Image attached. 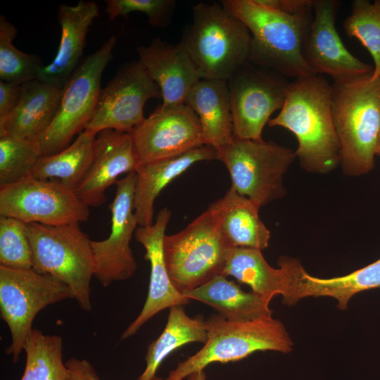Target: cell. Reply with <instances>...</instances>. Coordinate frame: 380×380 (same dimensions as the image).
Instances as JSON below:
<instances>
[{"instance_id":"26","label":"cell","mask_w":380,"mask_h":380,"mask_svg":"<svg viewBox=\"0 0 380 380\" xmlns=\"http://www.w3.org/2000/svg\"><path fill=\"white\" fill-rule=\"evenodd\" d=\"M213 308L231 322H247L272 317L270 303L253 291L245 292L235 282L219 275L183 294Z\"/></svg>"},{"instance_id":"17","label":"cell","mask_w":380,"mask_h":380,"mask_svg":"<svg viewBox=\"0 0 380 380\" xmlns=\"http://www.w3.org/2000/svg\"><path fill=\"white\" fill-rule=\"evenodd\" d=\"M170 216L171 211L166 207L163 208L158 212L154 223L147 227H138L135 230L136 240L145 248V259L150 262V281L144 307L122 333L121 340L134 335L159 312L174 305L189 303L190 299L179 293L172 285L165 265L163 240Z\"/></svg>"},{"instance_id":"38","label":"cell","mask_w":380,"mask_h":380,"mask_svg":"<svg viewBox=\"0 0 380 380\" xmlns=\"http://www.w3.org/2000/svg\"><path fill=\"white\" fill-rule=\"evenodd\" d=\"M258 4L281 12L296 15L313 9L315 0H255Z\"/></svg>"},{"instance_id":"13","label":"cell","mask_w":380,"mask_h":380,"mask_svg":"<svg viewBox=\"0 0 380 380\" xmlns=\"http://www.w3.org/2000/svg\"><path fill=\"white\" fill-rule=\"evenodd\" d=\"M136 172L115 182V197L109 205L111 227L108 238L91 241L95 260L94 277L103 286L131 278L137 264L130 248V241L138 222L134 210Z\"/></svg>"},{"instance_id":"30","label":"cell","mask_w":380,"mask_h":380,"mask_svg":"<svg viewBox=\"0 0 380 380\" xmlns=\"http://www.w3.org/2000/svg\"><path fill=\"white\" fill-rule=\"evenodd\" d=\"M23 350L26 361L20 380H53L67 375L60 336L46 335L32 329L25 339Z\"/></svg>"},{"instance_id":"24","label":"cell","mask_w":380,"mask_h":380,"mask_svg":"<svg viewBox=\"0 0 380 380\" xmlns=\"http://www.w3.org/2000/svg\"><path fill=\"white\" fill-rule=\"evenodd\" d=\"M184 104L198 116L204 145L217 152L234 139L227 80L201 79L188 93Z\"/></svg>"},{"instance_id":"14","label":"cell","mask_w":380,"mask_h":380,"mask_svg":"<svg viewBox=\"0 0 380 380\" xmlns=\"http://www.w3.org/2000/svg\"><path fill=\"white\" fill-rule=\"evenodd\" d=\"M288 84L246 65L237 70L227 80L234 137L262 140L265 125L284 105Z\"/></svg>"},{"instance_id":"6","label":"cell","mask_w":380,"mask_h":380,"mask_svg":"<svg viewBox=\"0 0 380 380\" xmlns=\"http://www.w3.org/2000/svg\"><path fill=\"white\" fill-rule=\"evenodd\" d=\"M27 231L32 268L67 284L80 307L90 311V282L95 274V260L91 240L79 223L59 226L29 223Z\"/></svg>"},{"instance_id":"29","label":"cell","mask_w":380,"mask_h":380,"mask_svg":"<svg viewBox=\"0 0 380 380\" xmlns=\"http://www.w3.org/2000/svg\"><path fill=\"white\" fill-rule=\"evenodd\" d=\"M96 135L84 129L62 151L42 156L30 175L42 180L59 182L75 191L91 163Z\"/></svg>"},{"instance_id":"40","label":"cell","mask_w":380,"mask_h":380,"mask_svg":"<svg viewBox=\"0 0 380 380\" xmlns=\"http://www.w3.org/2000/svg\"><path fill=\"white\" fill-rule=\"evenodd\" d=\"M376 155L380 157V126L376 140Z\"/></svg>"},{"instance_id":"41","label":"cell","mask_w":380,"mask_h":380,"mask_svg":"<svg viewBox=\"0 0 380 380\" xmlns=\"http://www.w3.org/2000/svg\"><path fill=\"white\" fill-rule=\"evenodd\" d=\"M66 377H67V375L65 376L59 377V378L55 379L53 380H66Z\"/></svg>"},{"instance_id":"35","label":"cell","mask_w":380,"mask_h":380,"mask_svg":"<svg viewBox=\"0 0 380 380\" xmlns=\"http://www.w3.org/2000/svg\"><path fill=\"white\" fill-rule=\"evenodd\" d=\"M106 12L110 20L127 16L132 12L145 13L151 25H167L175 8L173 0H106Z\"/></svg>"},{"instance_id":"10","label":"cell","mask_w":380,"mask_h":380,"mask_svg":"<svg viewBox=\"0 0 380 380\" xmlns=\"http://www.w3.org/2000/svg\"><path fill=\"white\" fill-rule=\"evenodd\" d=\"M232 187L260 208L283 196V177L296 158L289 148L263 140L234 137L218 152Z\"/></svg>"},{"instance_id":"28","label":"cell","mask_w":380,"mask_h":380,"mask_svg":"<svg viewBox=\"0 0 380 380\" xmlns=\"http://www.w3.org/2000/svg\"><path fill=\"white\" fill-rule=\"evenodd\" d=\"M207 340L208 332L202 315L191 318L181 305L170 308L164 330L148 346L146 367L137 380H151L163 361L179 347L190 343H205Z\"/></svg>"},{"instance_id":"2","label":"cell","mask_w":380,"mask_h":380,"mask_svg":"<svg viewBox=\"0 0 380 380\" xmlns=\"http://www.w3.org/2000/svg\"><path fill=\"white\" fill-rule=\"evenodd\" d=\"M222 4L251 33L250 61L293 80L315 75L303 55L313 9L291 15L264 6L255 0H224Z\"/></svg>"},{"instance_id":"4","label":"cell","mask_w":380,"mask_h":380,"mask_svg":"<svg viewBox=\"0 0 380 380\" xmlns=\"http://www.w3.org/2000/svg\"><path fill=\"white\" fill-rule=\"evenodd\" d=\"M251 42L246 26L222 3L194 6L180 41L203 79L227 81L250 61Z\"/></svg>"},{"instance_id":"18","label":"cell","mask_w":380,"mask_h":380,"mask_svg":"<svg viewBox=\"0 0 380 380\" xmlns=\"http://www.w3.org/2000/svg\"><path fill=\"white\" fill-rule=\"evenodd\" d=\"M138 164L130 133L101 131L96 135L89 166L75 191L87 206H100L107 199L106 189L120 175L135 172Z\"/></svg>"},{"instance_id":"25","label":"cell","mask_w":380,"mask_h":380,"mask_svg":"<svg viewBox=\"0 0 380 380\" xmlns=\"http://www.w3.org/2000/svg\"><path fill=\"white\" fill-rule=\"evenodd\" d=\"M220 233L232 247L259 250L269 245L270 232L260 219L259 207L232 186L224 196L210 204Z\"/></svg>"},{"instance_id":"23","label":"cell","mask_w":380,"mask_h":380,"mask_svg":"<svg viewBox=\"0 0 380 380\" xmlns=\"http://www.w3.org/2000/svg\"><path fill=\"white\" fill-rule=\"evenodd\" d=\"M291 287L286 305H292L306 297L327 296L338 301V308L346 310L350 298L364 291L380 287V258L348 274L318 278L308 274L295 259L289 262Z\"/></svg>"},{"instance_id":"37","label":"cell","mask_w":380,"mask_h":380,"mask_svg":"<svg viewBox=\"0 0 380 380\" xmlns=\"http://www.w3.org/2000/svg\"><path fill=\"white\" fill-rule=\"evenodd\" d=\"M21 89L22 84L0 80V120L6 118L16 107Z\"/></svg>"},{"instance_id":"33","label":"cell","mask_w":380,"mask_h":380,"mask_svg":"<svg viewBox=\"0 0 380 380\" xmlns=\"http://www.w3.org/2000/svg\"><path fill=\"white\" fill-rule=\"evenodd\" d=\"M41 156L37 143L8 136L0 137V187L13 184L30 176Z\"/></svg>"},{"instance_id":"39","label":"cell","mask_w":380,"mask_h":380,"mask_svg":"<svg viewBox=\"0 0 380 380\" xmlns=\"http://www.w3.org/2000/svg\"><path fill=\"white\" fill-rule=\"evenodd\" d=\"M206 376L204 371L194 372L188 376L186 380H205Z\"/></svg>"},{"instance_id":"19","label":"cell","mask_w":380,"mask_h":380,"mask_svg":"<svg viewBox=\"0 0 380 380\" xmlns=\"http://www.w3.org/2000/svg\"><path fill=\"white\" fill-rule=\"evenodd\" d=\"M137 51L138 61L161 91L163 106L184 104L189 91L203 79L180 42L170 44L157 37Z\"/></svg>"},{"instance_id":"12","label":"cell","mask_w":380,"mask_h":380,"mask_svg":"<svg viewBox=\"0 0 380 380\" xmlns=\"http://www.w3.org/2000/svg\"><path fill=\"white\" fill-rule=\"evenodd\" d=\"M152 98L162 99L161 91L141 63L125 65L101 89L85 129L96 134L106 129L130 133L144 120V106Z\"/></svg>"},{"instance_id":"8","label":"cell","mask_w":380,"mask_h":380,"mask_svg":"<svg viewBox=\"0 0 380 380\" xmlns=\"http://www.w3.org/2000/svg\"><path fill=\"white\" fill-rule=\"evenodd\" d=\"M116 42V37H111L82 60L63 87L55 118L38 142L42 156L62 151L86 129L96 108L102 75L112 60Z\"/></svg>"},{"instance_id":"27","label":"cell","mask_w":380,"mask_h":380,"mask_svg":"<svg viewBox=\"0 0 380 380\" xmlns=\"http://www.w3.org/2000/svg\"><path fill=\"white\" fill-rule=\"evenodd\" d=\"M271 267L261 250L245 247L232 248L222 273L248 285L253 293L267 302L277 295L283 298L289 293L291 281L286 270Z\"/></svg>"},{"instance_id":"9","label":"cell","mask_w":380,"mask_h":380,"mask_svg":"<svg viewBox=\"0 0 380 380\" xmlns=\"http://www.w3.org/2000/svg\"><path fill=\"white\" fill-rule=\"evenodd\" d=\"M74 299L69 286L58 279L33 268L15 270L0 266V310L11 342L6 353L19 360L36 315L46 307Z\"/></svg>"},{"instance_id":"16","label":"cell","mask_w":380,"mask_h":380,"mask_svg":"<svg viewBox=\"0 0 380 380\" xmlns=\"http://www.w3.org/2000/svg\"><path fill=\"white\" fill-rule=\"evenodd\" d=\"M130 134L139 163L175 156L204 145L199 119L184 103L159 106Z\"/></svg>"},{"instance_id":"15","label":"cell","mask_w":380,"mask_h":380,"mask_svg":"<svg viewBox=\"0 0 380 380\" xmlns=\"http://www.w3.org/2000/svg\"><path fill=\"white\" fill-rule=\"evenodd\" d=\"M337 0H315L314 16L303 45L304 59L315 75L326 74L334 82L372 75L374 67L354 56L343 44L335 26Z\"/></svg>"},{"instance_id":"36","label":"cell","mask_w":380,"mask_h":380,"mask_svg":"<svg viewBox=\"0 0 380 380\" xmlns=\"http://www.w3.org/2000/svg\"><path fill=\"white\" fill-rule=\"evenodd\" d=\"M66 380H100L94 367L87 359L71 357L65 362ZM151 380H165L155 376Z\"/></svg>"},{"instance_id":"22","label":"cell","mask_w":380,"mask_h":380,"mask_svg":"<svg viewBox=\"0 0 380 380\" xmlns=\"http://www.w3.org/2000/svg\"><path fill=\"white\" fill-rule=\"evenodd\" d=\"M219 160L214 148L203 145L169 158L139 163L136 168L134 210L139 227L153 224V205L161 191L194 163Z\"/></svg>"},{"instance_id":"11","label":"cell","mask_w":380,"mask_h":380,"mask_svg":"<svg viewBox=\"0 0 380 380\" xmlns=\"http://www.w3.org/2000/svg\"><path fill=\"white\" fill-rule=\"evenodd\" d=\"M89 208L74 189L56 181L30 175L0 187V215L26 224L59 226L85 222Z\"/></svg>"},{"instance_id":"5","label":"cell","mask_w":380,"mask_h":380,"mask_svg":"<svg viewBox=\"0 0 380 380\" xmlns=\"http://www.w3.org/2000/svg\"><path fill=\"white\" fill-rule=\"evenodd\" d=\"M208 340L195 354L170 371L165 380H184L211 363L241 360L257 351L287 353L293 341L281 321L265 317L247 322H231L220 314L205 320Z\"/></svg>"},{"instance_id":"34","label":"cell","mask_w":380,"mask_h":380,"mask_svg":"<svg viewBox=\"0 0 380 380\" xmlns=\"http://www.w3.org/2000/svg\"><path fill=\"white\" fill-rule=\"evenodd\" d=\"M0 266L15 270L32 268L27 224L13 217L1 215Z\"/></svg>"},{"instance_id":"21","label":"cell","mask_w":380,"mask_h":380,"mask_svg":"<svg viewBox=\"0 0 380 380\" xmlns=\"http://www.w3.org/2000/svg\"><path fill=\"white\" fill-rule=\"evenodd\" d=\"M99 15V6L94 1L82 0L74 6H59L60 44L53 61L40 68L37 79L65 86L80 63L89 29Z\"/></svg>"},{"instance_id":"7","label":"cell","mask_w":380,"mask_h":380,"mask_svg":"<svg viewBox=\"0 0 380 380\" xmlns=\"http://www.w3.org/2000/svg\"><path fill=\"white\" fill-rule=\"evenodd\" d=\"M231 248L210 205L184 229L164 237L165 261L172 285L184 294L222 275Z\"/></svg>"},{"instance_id":"3","label":"cell","mask_w":380,"mask_h":380,"mask_svg":"<svg viewBox=\"0 0 380 380\" xmlns=\"http://www.w3.org/2000/svg\"><path fill=\"white\" fill-rule=\"evenodd\" d=\"M372 75L331 84V111L340 162L350 175H361L374 167L380 126V77L373 79Z\"/></svg>"},{"instance_id":"31","label":"cell","mask_w":380,"mask_h":380,"mask_svg":"<svg viewBox=\"0 0 380 380\" xmlns=\"http://www.w3.org/2000/svg\"><path fill=\"white\" fill-rule=\"evenodd\" d=\"M17 29L5 16L0 15V79L6 82L23 84L37 79L44 65L36 55L18 49L13 40Z\"/></svg>"},{"instance_id":"20","label":"cell","mask_w":380,"mask_h":380,"mask_svg":"<svg viewBox=\"0 0 380 380\" xmlns=\"http://www.w3.org/2000/svg\"><path fill=\"white\" fill-rule=\"evenodd\" d=\"M63 89L38 79L23 84L16 107L0 120V137L38 144L55 118Z\"/></svg>"},{"instance_id":"1","label":"cell","mask_w":380,"mask_h":380,"mask_svg":"<svg viewBox=\"0 0 380 380\" xmlns=\"http://www.w3.org/2000/svg\"><path fill=\"white\" fill-rule=\"evenodd\" d=\"M331 85L319 75L294 79L288 84L286 99L270 127L286 128L295 134V152L303 168L327 172L340 162V144L331 111Z\"/></svg>"},{"instance_id":"32","label":"cell","mask_w":380,"mask_h":380,"mask_svg":"<svg viewBox=\"0 0 380 380\" xmlns=\"http://www.w3.org/2000/svg\"><path fill=\"white\" fill-rule=\"evenodd\" d=\"M343 25L346 34L357 39L372 56L374 63L372 77H380V0L353 1Z\"/></svg>"}]
</instances>
